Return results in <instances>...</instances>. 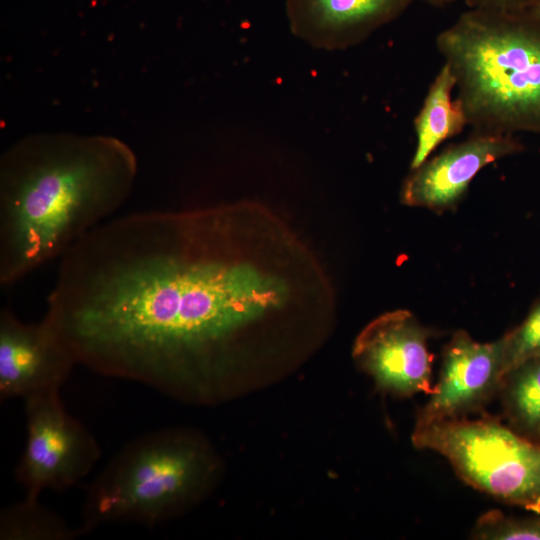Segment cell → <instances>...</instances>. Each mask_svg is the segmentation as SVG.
<instances>
[{"mask_svg": "<svg viewBox=\"0 0 540 540\" xmlns=\"http://www.w3.org/2000/svg\"><path fill=\"white\" fill-rule=\"evenodd\" d=\"M243 212L226 205L105 221L60 258L43 319L93 372L213 400L244 328L293 294L282 271L244 253Z\"/></svg>", "mask_w": 540, "mask_h": 540, "instance_id": "cell-1", "label": "cell"}, {"mask_svg": "<svg viewBox=\"0 0 540 540\" xmlns=\"http://www.w3.org/2000/svg\"><path fill=\"white\" fill-rule=\"evenodd\" d=\"M137 158L108 135L39 133L0 158V283L61 258L130 196Z\"/></svg>", "mask_w": 540, "mask_h": 540, "instance_id": "cell-2", "label": "cell"}, {"mask_svg": "<svg viewBox=\"0 0 540 540\" xmlns=\"http://www.w3.org/2000/svg\"><path fill=\"white\" fill-rule=\"evenodd\" d=\"M475 131L540 133V19L469 9L436 37Z\"/></svg>", "mask_w": 540, "mask_h": 540, "instance_id": "cell-3", "label": "cell"}, {"mask_svg": "<svg viewBox=\"0 0 540 540\" xmlns=\"http://www.w3.org/2000/svg\"><path fill=\"white\" fill-rule=\"evenodd\" d=\"M219 463L207 443L188 431L161 429L126 443L90 484L84 533L108 524L156 526L197 501Z\"/></svg>", "mask_w": 540, "mask_h": 540, "instance_id": "cell-4", "label": "cell"}, {"mask_svg": "<svg viewBox=\"0 0 540 540\" xmlns=\"http://www.w3.org/2000/svg\"><path fill=\"white\" fill-rule=\"evenodd\" d=\"M411 440L416 448L446 458L473 488L540 514L539 441L490 416L415 425Z\"/></svg>", "mask_w": 540, "mask_h": 540, "instance_id": "cell-5", "label": "cell"}, {"mask_svg": "<svg viewBox=\"0 0 540 540\" xmlns=\"http://www.w3.org/2000/svg\"><path fill=\"white\" fill-rule=\"evenodd\" d=\"M60 390L25 398L26 445L15 477L30 499L65 491L87 476L101 457L92 433L68 413Z\"/></svg>", "mask_w": 540, "mask_h": 540, "instance_id": "cell-6", "label": "cell"}, {"mask_svg": "<svg viewBox=\"0 0 540 540\" xmlns=\"http://www.w3.org/2000/svg\"><path fill=\"white\" fill-rule=\"evenodd\" d=\"M429 334L410 311L386 312L358 334L352 356L383 392L400 397L430 394L434 386Z\"/></svg>", "mask_w": 540, "mask_h": 540, "instance_id": "cell-7", "label": "cell"}, {"mask_svg": "<svg viewBox=\"0 0 540 540\" xmlns=\"http://www.w3.org/2000/svg\"><path fill=\"white\" fill-rule=\"evenodd\" d=\"M76 361L42 319L26 323L10 308L0 311V399H23L60 390Z\"/></svg>", "mask_w": 540, "mask_h": 540, "instance_id": "cell-8", "label": "cell"}, {"mask_svg": "<svg viewBox=\"0 0 540 540\" xmlns=\"http://www.w3.org/2000/svg\"><path fill=\"white\" fill-rule=\"evenodd\" d=\"M502 340L475 341L457 331L445 347L438 382L418 411L415 425L464 417L499 392L502 382Z\"/></svg>", "mask_w": 540, "mask_h": 540, "instance_id": "cell-9", "label": "cell"}, {"mask_svg": "<svg viewBox=\"0 0 540 540\" xmlns=\"http://www.w3.org/2000/svg\"><path fill=\"white\" fill-rule=\"evenodd\" d=\"M523 149L524 145L514 134L473 130L464 141L412 169L402 185L401 202L435 211L452 207L480 170Z\"/></svg>", "mask_w": 540, "mask_h": 540, "instance_id": "cell-10", "label": "cell"}, {"mask_svg": "<svg viewBox=\"0 0 540 540\" xmlns=\"http://www.w3.org/2000/svg\"><path fill=\"white\" fill-rule=\"evenodd\" d=\"M415 0H286L292 33L310 46L345 50L402 15Z\"/></svg>", "mask_w": 540, "mask_h": 540, "instance_id": "cell-11", "label": "cell"}, {"mask_svg": "<svg viewBox=\"0 0 540 540\" xmlns=\"http://www.w3.org/2000/svg\"><path fill=\"white\" fill-rule=\"evenodd\" d=\"M455 88V77L450 67L444 63L414 119L417 142L411 170L425 162L443 141L460 134L468 126L461 103L457 98H452Z\"/></svg>", "mask_w": 540, "mask_h": 540, "instance_id": "cell-12", "label": "cell"}, {"mask_svg": "<svg viewBox=\"0 0 540 540\" xmlns=\"http://www.w3.org/2000/svg\"><path fill=\"white\" fill-rule=\"evenodd\" d=\"M499 392L509 426L540 442V355L507 372Z\"/></svg>", "mask_w": 540, "mask_h": 540, "instance_id": "cell-13", "label": "cell"}, {"mask_svg": "<svg viewBox=\"0 0 540 540\" xmlns=\"http://www.w3.org/2000/svg\"><path fill=\"white\" fill-rule=\"evenodd\" d=\"M85 534L71 528L59 515L25 497L0 514L1 540H71Z\"/></svg>", "mask_w": 540, "mask_h": 540, "instance_id": "cell-14", "label": "cell"}, {"mask_svg": "<svg viewBox=\"0 0 540 540\" xmlns=\"http://www.w3.org/2000/svg\"><path fill=\"white\" fill-rule=\"evenodd\" d=\"M501 340L503 377L522 362L540 355V298L524 321Z\"/></svg>", "mask_w": 540, "mask_h": 540, "instance_id": "cell-15", "label": "cell"}, {"mask_svg": "<svg viewBox=\"0 0 540 540\" xmlns=\"http://www.w3.org/2000/svg\"><path fill=\"white\" fill-rule=\"evenodd\" d=\"M471 535L479 540H540V514L518 518L490 510L479 517Z\"/></svg>", "mask_w": 540, "mask_h": 540, "instance_id": "cell-16", "label": "cell"}, {"mask_svg": "<svg viewBox=\"0 0 540 540\" xmlns=\"http://www.w3.org/2000/svg\"><path fill=\"white\" fill-rule=\"evenodd\" d=\"M535 0H465L469 9L497 12L526 11Z\"/></svg>", "mask_w": 540, "mask_h": 540, "instance_id": "cell-17", "label": "cell"}, {"mask_svg": "<svg viewBox=\"0 0 540 540\" xmlns=\"http://www.w3.org/2000/svg\"><path fill=\"white\" fill-rule=\"evenodd\" d=\"M422 1L432 7L443 8V7L453 4L457 0H422Z\"/></svg>", "mask_w": 540, "mask_h": 540, "instance_id": "cell-18", "label": "cell"}, {"mask_svg": "<svg viewBox=\"0 0 540 540\" xmlns=\"http://www.w3.org/2000/svg\"><path fill=\"white\" fill-rule=\"evenodd\" d=\"M531 15L540 19V0H535L534 3L526 10Z\"/></svg>", "mask_w": 540, "mask_h": 540, "instance_id": "cell-19", "label": "cell"}]
</instances>
